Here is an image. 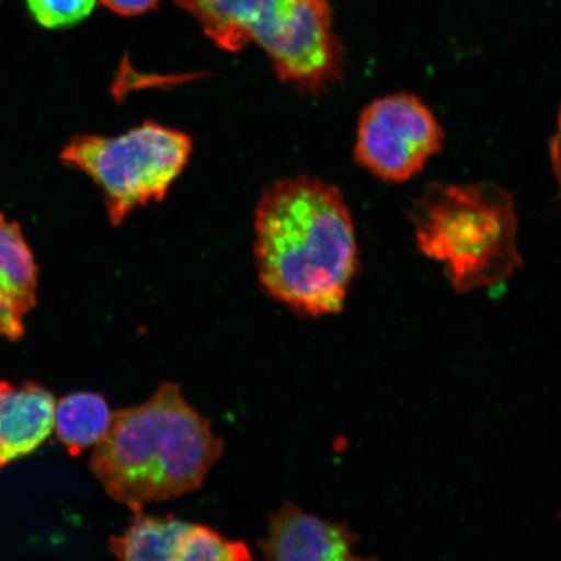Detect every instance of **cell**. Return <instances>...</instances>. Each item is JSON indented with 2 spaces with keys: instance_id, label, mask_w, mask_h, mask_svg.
<instances>
[{
  "instance_id": "7c38bea8",
  "label": "cell",
  "mask_w": 561,
  "mask_h": 561,
  "mask_svg": "<svg viewBox=\"0 0 561 561\" xmlns=\"http://www.w3.org/2000/svg\"><path fill=\"white\" fill-rule=\"evenodd\" d=\"M37 23L47 30H61L85 20L94 11L96 0H26Z\"/></svg>"
},
{
  "instance_id": "9c48e42d",
  "label": "cell",
  "mask_w": 561,
  "mask_h": 561,
  "mask_svg": "<svg viewBox=\"0 0 561 561\" xmlns=\"http://www.w3.org/2000/svg\"><path fill=\"white\" fill-rule=\"evenodd\" d=\"M38 266L23 230L0 213V336L19 341L37 306Z\"/></svg>"
},
{
  "instance_id": "4fadbf2b",
  "label": "cell",
  "mask_w": 561,
  "mask_h": 561,
  "mask_svg": "<svg viewBox=\"0 0 561 561\" xmlns=\"http://www.w3.org/2000/svg\"><path fill=\"white\" fill-rule=\"evenodd\" d=\"M111 11L123 16H138L157 9L161 0H101Z\"/></svg>"
},
{
  "instance_id": "3957f363",
  "label": "cell",
  "mask_w": 561,
  "mask_h": 561,
  "mask_svg": "<svg viewBox=\"0 0 561 561\" xmlns=\"http://www.w3.org/2000/svg\"><path fill=\"white\" fill-rule=\"evenodd\" d=\"M409 217L419 250L444 265L458 293L500 285L520 270L514 196L494 182H432Z\"/></svg>"
},
{
  "instance_id": "8992f818",
  "label": "cell",
  "mask_w": 561,
  "mask_h": 561,
  "mask_svg": "<svg viewBox=\"0 0 561 561\" xmlns=\"http://www.w3.org/2000/svg\"><path fill=\"white\" fill-rule=\"evenodd\" d=\"M444 130L433 112L411 94L378 98L357 123L354 158L385 182L416 175L442 149Z\"/></svg>"
},
{
  "instance_id": "8fae6325",
  "label": "cell",
  "mask_w": 561,
  "mask_h": 561,
  "mask_svg": "<svg viewBox=\"0 0 561 561\" xmlns=\"http://www.w3.org/2000/svg\"><path fill=\"white\" fill-rule=\"evenodd\" d=\"M112 415L114 413L103 396L90 391L73 392L56 402V438L76 458L105 436Z\"/></svg>"
},
{
  "instance_id": "30bf717a",
  "label": "cell",
  "mask_w": 561,
  "mask_h": 561,
  "mask_svg": "<svg viewBox=\"0 0 561 561\" xmlns=\"http://www.w3.org/2000/svg\"><path fill=\"white\" fill-rule=\"evenodd\" d=\"M122 535L110 538L115 558L128 561H185L193 523L174 516L135 514Z\"/></svg>"
},
{
  "instance_id": "52a82bcc",
  "label": "cell",
  "mask_w": 561,
  "mask_h": 561,
  "mask_svg": "<svg viewBox=\"0 0 561 561\" xmlns=\"http://www.w3.org/2000/svg\"><path fill=\"white\" fill-rule=\"evenodd\" d=\"M356 537L346 525L307 514L285 502L272 514L266 536L259 542L263 557L279 561H345L354 556Z\"/></svg>"
},
{
  "instance_id": "5b68a950",
  "label": "cell",
  "mask_w": 561,
  "mask_h": 561,
  "mask_svg": "<svg viewBox=\"0 0 561 561\" xmlns=\"http://www.w3.org/2000/svg\"><path fill=\"white\" fill-rule=\"evenodd\" d=\"M192 151L186 133L146 122L116 137L76 136L60 158L101 188L108 220L117 227L136 208L165 198Z\"/></svg>"
},
{
  "instance_id": "277c9868",
  "label": "cell",
  "mask_w": 561,
  "mask_h": 561,
  "mask_svg": "<svg viewBox=\"0 0 561 561\" xmlns=\"http://www.w3.org/2000/svg\"><path fill=\"white\" fill-rule=\"evenodd\" d=\"M228 53L250 44L270 56L278 79L320 94L341 80L345 50L329 0H175Z\"/></svg>"
},
{
  "instance_id": "5bb4252c",
  "label": "cell",
  "mask_w": 561,
  "mask_h": 561,
  "mask_svg": "<svg viewBox=\"0 0 561 561\" xmlns=\"http://www.w3.org/2000/svg\"><path fill=\"white\" fill-rule=\"evenodd\" d=\"M550 158L553 175H556L559 198L561 201V104L557 117V130L550 144Z\"/></svg>"
},
{
  "instance_id": "7a4b0ae2",
  "label": "cell",
  "mask_w": 561,
  "mask_h": 561,
  "mask_svg": "<svg viewBox=\"0 0 561 561\" xmlns=\"http://www.w3.org/2000/svg\"><path fill=\"white\" fill-rule=\"evenodd\" d=\"M222 451L210 421L180 385L165 382L146 402L112 415L90 471L112 500L137 514L199 489Z\"/></svg>"
},
{
  "instance_id": "6da1fadb",
  "label": "cell",
  "mask_w": 561,
  "mask_h": 561,
  "mask_svg": "<svg viewBox=\"0 0 561 561\" xmlns=\"http://www.w3.org/2000/svg\"><path fill=\"white\" fill-rule=\"evenodd\" d=\"M255 264L265 293L301 318L339 313L359 265L339 188L300 178L266 188L255 213Z\"/></svg>"
},
{
  "instance_id": "ba28073f",
  "label": "cell",
  "mask_w": 561,
  "mask_h": 561,
  "mask_svg": "<svg viewBox=\"0 0 561 561\" xmlns=\"http://www.w3.org/2000/svg\"><path fill=\"white\" fill-rule=\"evenodd\" d=\"M55 405L44 386L0 381V469L45 444L54 431Z\"/></svg>"
}]
</instances>
